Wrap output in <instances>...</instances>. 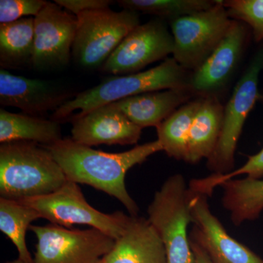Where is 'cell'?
I'll use <instances>...</instances> for the list:
<instances>
[{
	"label": "cell",
	"mask_w": 263,
	"mask_h": 263,
	"mask_svg": "<svg viewBox=\"0 0 263 263\" xmlns=\"http://www.w3.org/2000/svg\"><path fill=\"white\" fill-rule=\"evenodd\" d=\"M191 190L181 174L170 176L148 208V220L162 240L167 263H195L188 235Z\"/></svg>",
	"instance_id": "4"
},
{
	"label": "cell",
	"mask_w": 263,
	"mask_h": 263,
	"mask_svg": "<svg viewBox=\"0 0 263 263\" xmlns=\"http://www.w3.org/2000/svg\"><path fill=\"white\" fill-rule=\"evenodd\" d=\"M46 3L44 0H1L0 23H11L25 16L35 17Z\"/></svg>",
	"instance_id": "27"
},
{
	"label": "cell",
	"mask_w": 263,
	"mask_h": 263,
	"mask_svg": "<svg viewBox=\"0 0 263 263\" xmlns=\"http://www.w3.org/2000/svg\"><path fill=\"white\" fill-rule=\"evenodd\" d=\"M37 238L35 263H100L115 239L95 228L73 229L50 224L31 226Z\"/></svg>",
	"instance_id": "9"
},
{
	"label": "cell",
	"mask_w": 263,
	"mask_h": 263,
	"mask_svg": "<svg viewBox=\"0 0 263 263\" xmlns=\"http://www.w3.org/2000/svg\"><path fill=\"white\" fill-rule=\"evenodd\" d=\"M100 263H167L160 235L148 219L132 216L122 235Z\"/></svg>",
	"instance_id": "16"
},
{
	"label": "cell",
	"mask_w": 263,
	"mask_h": 263,
	"mask_svg": "<svg viewBox=\"0 0 263 263\" xmlns=\"http://www.w3.org/2000/svg\"><path fill=\"white\" fill-rule=\"evenodd\" d=\"M55 3L72 14L79 15L88 10L110 8L114 1L110 0H55Z\"/></svg>",
	"instance_id": "28"
},
{
	"label": "cell",
	"mask_w": 263,
	"mask_h": 263,
	"mask_svg": "<svg viewBox=\"0 0 263 263\" xmlns=\"http://www.w3.org/2000/svg\"><path fill=\"white\" fill-rule=\"evenodd\" d=\"M44 147L51 152L68 181L89 185L115 197L132 216H138L139 208L128 193L126 174L136 164L163 151L158 140L121 153L95 150L76 143L71 138H62Z\"/></svg>",
	"instance_id": "1"
},
{
	"label": "cell",
	"mask_w": 263,
	"mask_h": 263,
	"mask_svg": "<svg viewBox=\"0 0 263 263\" xmlns=\"http://www.w3.org/2000/svg\"><path fill=\"white\" fill-rule=\"evenodd\" d=\"M18 201L35 209L41 218L51 224L67 228L74 224H85L115 240L124 233L132 218L122 212L105 214L97 210L86 201L79 183L68 180L53 193Z\"/></svg>",
	"instance_id": "6"
},
{
	"label": "cell",
	"mask_w": 263,
	"mask_h": 263,
	"mask_svg": "<svg viewBox=\"0 0 263 263\" xmlns=\"http://www.w3.org/2000/svg\"><path fill=\"white\" fill-rule=\"evenodd\" d=\"M190 245L195 255V263H213L210 257L198 245L190 239Z\"/></svg>",
	"instance_id": "29"
},
{
	"label": "cell",
	"mask_w": 263,
	"mask_h": 263,
	"mask_svg": "<svg viewBox=\"0 0 263 263\" xmlns=\"http://www.w3.org/2000/svg\"><path fill=\"white\" fill-rule=\"evenodd\" d=\"M223 4L230 18L245 22L252 29L254 41L263 42V0H227Z\"/></svg>",
	"instance_id": "26"
},
{
	"label": "cell",
	"mask_w": 263,
	"mask_h": 263,
	"mask_svg": "<svg viewBox=\"0 0 263 263\" xmlns=\"http://www.w3.org/2000/svg\"><path fill=\"white\" fill-rule=\"evenodd\" d=\"M263 104V93L259 94V100ZM246 175L249 179H260L263 177V148L256 155L249 157L243 165L228 174H213L207 178L194 179L190 181V190L194 193L203 194L211 196L216 186L226 181L233 179L237 176Z\"/></svg>",
	"instance_id": "25"
},
{
	"label": "cell",
	"mask_w": 263,
	"mask_h": 263,
	"mask_svg": "<svg viewBox=\"0 0 263 263\" xmlns=\"http://www.w3.org/2000/svg\"><path fill=\"white\" fill-rule=\"evenodd\" d=\"M76 16L72 57L78 65L89 70L101 67L126 36L140 24L138 12L125 9L88 10Z\"/></svg>",
	"instance_id": "5"
},
{
	"label": "cell",
	"mask_w": 263,
	"mask_h": 263,
	"mask_svg": "<svg viewBox=\"0 0 263 263\" xmlns=\"http://www.w3.org/2000/svg\"><path fill=\"white\" fill-rule=\"evenodd\" d=\"M233 21L219 0L209 9L171 21L173 58L183 69L193 72L224 39Z\"/></svg>",
	"instance_id": "7"
},
{
	"label": "cell",
	"mask_w": 263,
	"mask_h": 263,
	"mask_svg": "<svg viewBox=\"0 0 263 263\" xmlns=\"http://www.w3.org/2000/svg\"><path fill=\"white\" fill-rule=\"evenodd\" d=\"M193 95L190 88L164 89L135 95L111 104L142 129L157 128L178 108L190 102Z\"/></svg>",
	"instance_id": "17"
},
{
	"label": "cell",
	"mask_w": 263,
	"mask_h": 263,
	"mask_svg": "<svg viewBox=\"0 0 263 263\" xmlns=\"http://www.w3.org/2000/svg\"><path fill=\"white\" fill-rule=\"evenodd\" d=\"M191 192L193 228L190 238L206 252L213 263H263L257 254L228 234L211 211L209 196Z\"/></svg>",
	"instance_id": "12"
},
{
	"label": "cell",
	"mask_w": 263,
	"mask_h": 263,
	"mask_svg": "<svg viewBox=\"0 0 263 263\" xmlns=\"http://www.w3.org/2000/svg\"><path fill=\"white\" fill-rule=\"evenodd\" d=\"M247 29L233 20L226 37L206 60L190 76V87L198 98L216 96L229 81L247 42Z\"/></svg>",
	"instance_id": "13"
},
{
	"label": "cell",
	"mask_w": 263,
	"mask_h": 263,
	"mask_svg": "<svg viewBox=\"0 0 263 263\" xmlns=\"http://www.w3.org/2000/svg\"><path fill=\"white\" fill-rule=\"evenodd\" d=\"M41 218L33 208L18 200L0 197V230L16 247L18 258L34 262L27 248L26 235L31 223Z\"/></svg>",
	"instance_id": "23"
},
{
	"label": "cell",
	"mask_w": 263,
	"mask_h": 263,
	"mask_svg": "<svg viewBox=\"0 0 263 263\" xmlns=\"http://www.w3.org/2000/svg\"><path fill=\"white\" fill-rule=\"evenodd\" d=\"M5 263H35V262H34H34H25V261L22 260V259L18 258L17 259H15V260L10 261V262H5Z\"/></svg>",
	"instance_id": "30"
},
{
	"label": "cell",
	"mask_w": 263,
	"mask_h": 263,
	"mask_svg": "<svg viewBox=\"0 0 263 263\" xmlns=\"http://www.w3.org/2000/svg\"><path fill=\"white\" fill-rule=\"evenodd\" d=\"M74 97L51 81L29 79L0 70V104L15 107L28 115H44L57 110Z\"/></svg>",
	"instance_id": "14"
},
{
	"label": "cell",
	"mask_w": 263,
	"mask_h": 263,
	"mask_svg": "<svg viewBox=\"0 0 263 263\" xmlns=\"http://www.w3.org/2000/svg\"><path fill=\"white\" fill-rule=\"evenodd\" d=\"M123 9L154 15L159 18L174 19L212 8L216 0H120Z\"/></svg>",
	"instance_id": "24"
},
{
	"label": "cell",
	"mask_w": 263,
	"mask_h": 263,
	"mask_svg": "<svg viewBox=\"0 0 263 263\" xmlns=\"http://www.w3.org/2000/svg\"><path fill=\"white\" fill-rule=\"evenodd\" d=\"M223 189V207L238 227L257 219L263 211V179H231L219 185Z\"/></svg>",
	"instance_id": "20"
},
{
	"label": "cell",
	"mask_w": 263,
	"mask_h": 263,
	"mask_svg": "<svg viewBox=\"0 0 263 263\" xmlns=\"http://www.w3.org/2000/svg\"><path fill=\"white\" fill-rule=\"evenodd\" d=\"M70 121L72 141L89 147L136 144L143 129L129 120L111 103Z\"/></svg>",
	"instance_id": "15"
},
{
	"label": "cell",
	"mask_w": 263,
	"mask_h": 263,
	"mask_svg": "<svg viewBox=\"0 0 263 263\" xmlns=\"http://www.w3.org/2000/svg\"><path fill=\"white\" fill-rule=\"evenodd\" d=\"M34 18H24L0 24V65L2 69L32 66Z\"/></svg>",
	"instance_id": "21"
},
{
	"label": "cell",
	"mask_w": 263,
	"mask_h": 263,
	"mask_svg": "<svg viewBox=\"0 0 263 263\" xmlns=\"http://www.w3.org/2000/svg\"><path fill=\"white\" fill-rule=\"evenodd\" d=\"M263 70V47L255 53L224 108L222 129L207 167L214 174L234 171L235 152L246 120L259 100V78Z\"/></svg>",
	"instance_id": "8"
},
{
	"label": "cell",
	"mask_w": 263,
	"mask_h": 263,
	"mask_svg": "<svg viewBox=\"0 0 263 263\" xmlns=\"http://www.w3.org/2000/svg\"><path fill=\"white\" fill-rule=\"evenodd\" d=\"M202 98L184 104L157 127V140L168 157L186 162L190 129Z\"/></svg>",
	"instance_id": "22"
},
{
	"label": "cell",
	"mask_w": 263,
	"mask_h": 263,
	"mask_svg": "<svg viewBox=\"0 0 263 263\" xmlns=\"http://www.w3.org/2000/svg\"><path fill=\"white\" fill-rule=\"evenodd\" d=\"M174 41L162 19L157 18L133 29L101 67L112 75L139 72L147 66L166 60L174 52Z\"/></svg>",
	"instance_id": "10"
},
{
	"label": "cell",
	"mask_w": 263,
	"mask_h": 263,
	"mask_svg": "<svg viewBox=\"0 0 263 263\" xmlns=\"http://www.w3.org/2000/svg\"><path fill=\"white\" fill-rule=\"evenodd\" d=\"M174 58L143 72L104 79L97 86L76 95L53 112L51 119L62 123L84 117L99 107L135 95L190 87V77Z\"/></svg>",
	"instance_id": "2"
},
{
	"label": "cell",
	"mask_w": 263,
	"mask_h": 263,
	"mask_svg": "<svg viewBox=\"0 0 263 263\" xmlns=\"http://www.w3.org/2000/svg\"><path fill=\"white\" fill-rule=\"evenodd\" d=\"M61 123L0 109V142H32L49 146L61 140Z\"/></svg>",
	"instance_id": "19"
},
{
	"label": "cell",
	"mask_w": 263,
	"mask_h": 263,
	"mask_svg": "<svg viewBox=\"0 0 263 263\" xmlns=\"http://www.w3.org/2000/svg\"><path fill=\"white\" fill-rule=\"evenodd\" d=\"M224 108L216 96L202 98L190 129L186 162L197 164L212 156L222 129Z\"/></svg>",
	"instance_id": "18"
},
{
	"label": "cell",
	"mask_w": 263,
	"mask_h": 263,
	"mask_svg": "<svg viewBox=\"0 0 263 263\" xmlns=\"http://www.w3.org/2000/svg\"><path fill=\"white\" fill-rule=\"evenodd\" d=\"M67 179L44 146L32 142L0 145V195L20 200L56 191Z\"/></svg>",
	"instance_id": "3"
},
{
	"label": "cell",
	"mask_w": 263,
	"mask_h": 263,
	"mask_svg": "<svg viewBox=\"0 0 263 263\" xmlns=\"http://www.w3.org/2000/svg\"><path fill=\"white\" fill-rule=\"evenodd\" d=\"M34 18L32 67L50 70L67 65L72 56L78 18L55 3L47 2Z\"/></svg>",
	"instance_id": "11"
}]
</instances>
